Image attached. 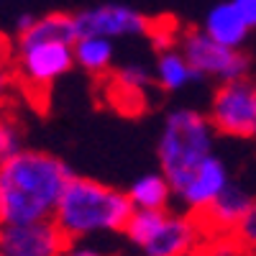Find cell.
Segmentation results:
<instances>
[{
  "mask_svg": "<svg viewBox=\"0 0 256 256\" xmlns=\"http://www.w3.org/2000/svg\"><path fill=\"white\" fill-rule=\"evenodd\" d=\"M74 172L59 156L38 148H16L0 162V223L54 218Z\"/></svg>",
  "mask_w": 256,
  "mask_h": 256,
  "instance_id": "1",
  "label": "cell"
},
{
  "mask_svg": "<svg viewBox=\"0 0 256 256\" xmlns=\"http://www.w3.org/2000/svg\"><path fill=\"white\" fill-rule=\"evenodd\" d=\"M134 210L128 192L90 177H72L56 205L54 220L77 244L98 233H123Z\"/></svg>",
  "mask_w": 256,
  "mask_h": 256,
  "instance_id": "2",
  "label": "cell"
},
{
  "mask_svg": "<svg viewBox=\"0 0 256 256\" xmlns=\"http://www.w3.org/2000/svg\"><path fill=\"white\" fill-rule=\"evenodd\" d=\"M216 136L218 131L210 116L200 110L177 108L166 113L156 144V156H159V169L169 177L174 192L210 154H216L212 152Z\"/></svg>",
  "mask_w": 256,
  "mask_h": 256,
  "instance_id": "3",
  "label": "cell"
},
{
  "mask_svg": "<svg viewBox=\"0 0 256 256\" xmlns=\"http://www.w3.org/2000/svg\"><path fill=\"white\" fill-rule=\"evenodd\" d=\"M126 238L144 256H190L200 254L205 238L210 236L205 223L195 212L162 210H134L126 226Z\"/></svg>",
  "mask_w": 256,
  "mask_h": 256,
  "instance_id": "4",
  "label": "cell"
},
{
  "mask_svg": "<svg viewBox=\"0 0 256 256\" xmlns=\"http://www.w3.org/2000/svg\"><path fill=\"white\" fill-rule=\"evenodd\" d=\"M74 67V44L67 41H36V44H13V74L16 82L36 95L49 88Z\"/></svg>",
  "mask_w": 256,
  "mask_h": 256,
  "instance_id": "5",
  "label": "cell"
},
{
  "mask_svg": "<svg viewBox=\"0 0 256 256\" xmlns=\"http://www.w3.org/2000/svg\"><path fill=\"white\" fill-rule=\"evenodd\" d=\"M216 131L230 138L256 136V77L244 74L220 82L208 110Z\"/></svg>",
  "mask_w": 256,
  "mask_h": 256,
  "instance_id": "6",
  "label": "cell"
},
{
  "mask_svg": "<svg viewBox=\"0 0 256 256\" xmlns=\"http://www.w3.org/2000/svg\"><path fill=\"white\" fill-rule=\"evenodd\" d=\"M182 54L190 59V64L198 70L200 77L228 82L248 74L251 62L238 46H226L212 36H208L202 28H184L180 36Z\"/></svg>",
  "mask_w": 256,
  "mask_h": 256,
  "instance_id": "7",
  "label": "cell"
},
{
  "mask_svg": "<svg viewBox=\"0 0 256 256\" xmlns=\"http://www.w3.org/2000/svg\"><path fill=\"white\" fill-rule=\"evenodd\" d=\"M72 241L54 218L31 223H0V254L6 256H62Z\"/></svg>",
  "mask_w": 256,
  "mask_h": 256,
  "instance_id": "8",
  "label": "cell"
},
{
  "mask_svg": "<svg viewBox=\"0 0 256 256\" xmlns=\"http://www.w3.org/2000/svg\"><path fill=\"white\" fill-rule=\"evenodd\" d=\"M80 36H102V38H123V36H144L152 28V18L128 8V6H95L74 13Z\"/></svg>",
  "mask_w": 256,
  "mask_h": 256,
  "instance_id": "9",
  "label": "cell"
},
{
  "mask_svg": "<svg viewBox=\"0 0 256 256\" xmlns=\"http://www.w3.org/2000/svg\"><path fill=\"white\" fill-rule=\"evenodd\" d=\"M230 184V174L228 166L218 154H210L195 172H192L184 184L174 192V198L182 202V208L187 212H195V216H202V212L218 200V195Z\"/></svg>",
  "mask_w": 256,
  "mask_h": 256,
  "instance_id": "10",
  "label": "cell"
},
{
  "mask_svg": "<svg viewBox=\"0 0 256 256\" xmlns=\"http://www.w3.org/2000/svg\"><path fill=\"white\" fill-rule=\"evenodd\" d=\"M254 202H256V198L251 195L248 190L230 182L218 195V200L200 216V220L205 223L210 236L233 238V233H236V228L244 223V218L248 216V210L254 208Z\"/></svg>",
  "mask_w": 256,
  "mask_h": 256,
  "instance_id": "11",
  "label": "cell"
},
{
  "mask_svg": "<svg viewBox=\"0 0 256 256\" xmlns=\"http://www.w3.org/2000/svg\"><path fill=\"white\" fill-rule=\"evenodd\" d=\"M202 31L208 36H212L216 41H220V44H226V46H238L241 49L251 26L246 24V18L241 16L236 3H233V0H226V3H218V6H212L208 10Z\"/></svg>",
  "mask_w": 256,
  "mask_h": 256,
  "instance_id": "12",
  "label": "cell"
},
{
  "mask_svg": "<svg viewBox=\"0 0 256 256\" xmlns=\"http://www.w3.org/2000/svg\"><path fill=\"white\" fill-rule=\"evenodd\" d=\"M80 38L77 31V20L74 13H49V16H36V20L26 28L16 34L13 44H36V41H67V44H74Z\"/></svg>",
  "mask_w": 256,
  "mask_h": 256,
  "instance_id": "13",
  "label": "cell"
},
{
  "mask_svg": "<svg viewBox=\"0 0 256 256\" xmlns=\"http://www.w3.org/2000/svg\"><path fill=\"white\" fill-rule=\"evenodd\" d=\"M154 80L164 92H180L187 84L200 80L198 70L190 64V59L182 54L180 46L162 49L156 54V67H154Z\"/></svg>",
  "mask_w": 256,
  "mask_h": 256,
  "instance_id": "14",
  "label": "cell"
},
{
  "mask_svg": "<svg viewBox=\"0 0 256 256\" xmlns=\"http://www.w3.org/2000/svg\"><path fill=\"white\" fill-rule=\"evenodd\" d=\"M128 198H131L134 208L138 210H162V208H169L174 198V187L169 182V177L162 172H148V174H141L138 180L131 182V187L126 190Z\"/></svg>",
  "mask_w": 256,
  "mask_h": 256,
  "instance_id": "15",
  "label": "cell"
},
{
  "mask_svg": "<svg viewBox=\"0 0 256 256\" xmlns=\"http://www.w3.org/2000/svg\"><path fill=\"white\" fill-rule=\"evenodd\" d=\"M74 67L90 77H105L113 70V41L102 36H80L74 41Z\"/></svg>",
  "mask_w": 256,
  "mask_h": 256,
  "instance_id": "16",
  "label": "cell"
},
{
  "mask_svg": "<svg viewBox=\"0 0 256 256\" xmlns=\"http://www.w3.org/2000/svg\"><path fill=\"white\" fill-rule=\"evenodd\" d=\"M113 80L118 84H123V88H131V90H138V92H146L152 84H156L154 74L148 72L146 67H138V64H128V67L118 70Z\"/></svg>",
  "mask_w": 256,
  "mask_h": 256,
  "instance_id": "17",
  "label": "cell"
},
{
  "mask_svg": "<svg viewBox=\"0 0 256 256\" xmlns=\"http://www.w3.org/2000/svg\"><path fill=\"white\" fill-rule=\"evenodd\" d=\"M233 241H238L241 248H248L256 254V202L248 210V216L244 218V223L236 228V233H233Z\"/></svg>",
  "mask_w": 256,
  "mask_h": 256,
  "instance_id": "18",
  "label": "cell"
},
{
  "mask_svg": "<svg viewBox=\"0 0 256 256\" xmlns=\"http://www.w3.org/2000/svg\"><path fill=\"white\" fill-rule=\"evenodd\" d=\"M18 146V131H16V123L0 110V162H3L8 154H13Z\"/></svg>",
  "mask_w": 256,
  "mask_h": 256,
  "instance_id": "19",
  "label": "cell"
},
{
  "mask_svg": "<svg viewBox=\"0 0 256 256\" xmlns=\"http://www.w3.org/2000/svg\"><path fill=\"white\" fill-rule=\"evenodd\" d=\"M233 3H236V8L246 18V24L251 28H256V0H233Z\"/></svg>",
  "mask_w": 256,
  "mask_h": 256,
  "instance_id": "20",
  "label": "cell"
},
{
  "mask_svg": "<svg viewBox=\"0 0 256 256\" xmlns=\"http://www.w3.org/2000/svg\"><path fill=\"white\" fill-rule=\"evenodd\" d=\"M10 62H13V41H8L0 34V70L10 67Z\"/></svg>",
  "mask_w": 256,
  "mask_h": 256,
  "instance_id": "21",
  "label": "cell"
},
{
  "mask_svg": "<svg viewBox=\"0 0 256 256\" xmlns=\"http://www.w3.org/2000/svg\"><path fill=\"white\" fill-rule=\"evenodd\" d=\"M62 256H105V254H100V251H95V248H90V246H74V241L62 251Z\"/></svg>",
  "mask_w": 256,
  "mask_h": 256,
  "instance_id": "22",
  "label": "cell"
},
{
  "mask_svg": "<svg viewBox=\"0 0 256 256\" xmlns=\"http://www.w3.org/2000/svg\"><path fill=\"white\" fill-rule=\"evenodd\" d=\"M190 256H202V254H190Z\"/></svg>",
  "mask_w": 256,
  "mask_h": 256,
  "instance_id": "23",
  "label": "cell"
},
{
  "mask_svg": "<svg viewBox=\"0 0 256 256\" xmlns=\"http://www.w3.org/2000/svg\"><path fill=\"white\" fill-rule=\"evenodd\" d=\"M0 256H6V254H0Z\"/></svg>",
  "mask_w": 256,
  "mask_h": 256,
  "instance_id": "24",
  "label": "cell"
}]
</instances>
